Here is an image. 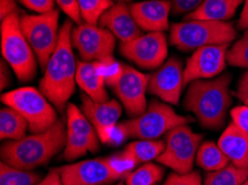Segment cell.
I'll list each match as a JSON object with an SVG mask.
<instances>
[{
  "mask_svg": "<svg viewBox=\"0 0 248 185\" xmlns=\"http://www.w3.org/2000/svg\"><path fill=\"white\" fill-rule=\"evenodd\" d=\"M73 29V22H63L59 31L58 44L45 68V74L39 84L40 91L58 111L66 108L77 84V62L71 43Z\"/></svg>",
  "mask_w": 248,
  "mask_h": 185,
  "instance_id": "1",
  "label": "cell"
},
{
  "mask_svg": "<svg viewBox=\"0 0 248 185\" xmlns=\"http://www.w3.org/2000/svg\"><path fill=\"white\" fill-rule=\"evenodd\" d=\"M231 82L229 73L190 82L184 99V108L193 112L205 129H221L232 103Z\"/></svg>",
  "mask_w": 248,
  "mask_h": 185,
  "instance_id": "2",
  "label": "cell"
},
{
  "mask_svg": "<svg viewBox=\"0 0 248 185\" xmlns=\"http://www.w3.org/2000/svg\"><path fill=\"white\" fill-rule=\"evenodd\" d=\"M66 140L65 122L58 120L46 131L3 143L1 160L14 168L31 171L47 164L56 154L65 149Z\"/></svg>",
  "mask_w": 248,
  "mask_h": 185,
  "instance_id": "3",
  "label": "cell"
},
{
  "mask_svg": "<svg viewBox=\"0 0 248 185\" xmlns=\"http://www.w3.org/2000/svg\"><path fill=\"white\" fill-rule=\"evenodd\" d=\"M236 35L232 22L189 19L171 25L169 41L180 51L194 52L212 44H229Z\"/></svg>",
  "mask_w": 248,
  "mask_h": 185,
  "instance_id": "4",
  "label": "cell"
},
{
  "mask_svg": "<svg viewBox=\"0 0 248 185\" xmlns=\"http://www.w3.org/2000/svg\"><path fill=\"white\" fill-rule=\"evenodd\" d=\"M1 52L21 82L35 78L38 60L21 31L20 14H11L1 20Z\"/></svg>",
  "mask_w": 248,
  "mask_h": 185,
  "instance_id": "5",
  "label": "cell"
},
{
  "mask_svg": "<svg viewBox=\"0 0 248 185\" xmlns=\"http://www.w3.org/2000/svg\"><path fill=\"white\" fill-rule=\"evenodd\" d=\"M193 121L190 116L178 114L167 103L152 101L146 111L136 118L118 123L126 138L157 140L169 131Z\"/></svg>",
  "mask_w": 248,
  "mask_h": 185,
  "instance_id": "6",
  "label": "cell"
},
{
  "mask_svg": "<svg viewBox=\"0 0 248 185\" xmlns=\"http://www.w3.org/2000/svg\"><path fill=\"white\" fill-rule=\"evenodd\" d=\"M1 101L27 120L31 133H40L57 122V112L45 94L32 86H22L3 93Z\"/></svg>",
  "mask_w": 248,
  "mask_h": 185,
  "instance_id": "7",
  "label": "cell"
},
{
  "mask_svg": "<svg viewBox=\"0 0 248 185\" xmlns=\"http://www.w3.org/2000/svg\"><path fill=\"white\" fill-rule=\"evenodd\" d=\"M59 11L20 14L21 31L31 46L40 67L45 70L59 41Z\"/></svg>",
  "mask_w": 248,
  "mask_h": 185,
  "instance_id": "8",
  "label": "cell"
},
{
  "mask_svg": "<svg viewBox=\"0 0 248 185\" xmlns=\"http://www.w3.org/2000/svg\"><path fill=\"white\" fill-rule=\"evenodd\" d=\"M165 138L166 146L156 161L179 174L193 171L194 161L204 138L202 134L196 133L184 124L169 131Z\"/></svg>",
  "mask_w": 248,
  "mask_h": 185,
  "instance_id": "9",
  "label": "cell"
},
{
  "mask_svg": "<svg viewBox=\"0 0 248 185\" xmlns=\"http://www.w3.org/2000/svg\"><path fill=\"white\" fill-rule=\"evenodd\" d=\"M71 43L82 61H100L114 54L116 37L106 28L84 22L73 29Z\"/></svg>",
  "mask_w": 248,
  "mask_h": 185,
  "instance_id": "10",
  "label": "cell"
},
{
  "mask_svg": "<svg viewBox=\"0 0 248 185\" xmlns=\"http://www.w3.org/2000/svg\"><path fill=\"white\" fill-rule=\"evenodd\" d=\"M120 54L142 69H158L168 55L164 32H148L129 43H120Z\"/></svg>",
  "mask_w": 248,
  "mask_h": 185,
  "instance_id": "11",
  "label": "cell"
},
{
  "mask_svg": "<svg viewBox=\"0 0 248 185\" xmlns=\"http://www.w3.org/2000/svg\"><path fill=\"white\" fill-rule=\"evenodd\" d=\"M228 48L229 44H212L195 50L184 68L185 85L218 77L226 68Z\"/></svg>",
  "mask_w": 248,
  "mask_h": 185,
  "instance_id": "12",
  "label": "cell"
},
{
  "mask_svg": "<svg viewBox=\"0 0 248 185\" xmlns=\"http://www.w3.org/2000/svg\"><path fill=\"white\" fill-rule=\"evenodd\" d=\"M63 185H109L122 181L108 158H93L56 169Z\"/></svg>",
  "mask_w": 248,
  "mask_h": 185,
  "instance_id": "13",
  "label": "cell"
},
{
  "mask_svg": "<svg viewBox=\"0 0 248 185\" xmlns=\"http://www.w3.org/2000/svg\"><path fill=\"white\" fill-rule=\"evenodd\" d=\"M149 77L135 68L124 65V72L112 91L122 102L131 118L142 114L147 109L146 92L148 91Z\"/></svg>",
  "mask_w": 248,
  "mask_h": 185,
  "instance_id": "14",
  "label": "cell"
},
{
  "mask_svg": "<svg viewBox=\"0 0 248 185\" xmlns=\"http://www.w3.org/2000/svg\"><path fill=\"white\" fill-rule=\"evenodd\" d=\"M183 62L177 57H171L149 77L148 92L161 101L178 104L182 96L184 81Z\"/></svg>",
  "mask_w": 248,
  "mask_h": 185,
  "instance_id": "15",
  "label": "cell"
},
{
  "mask_svg": "<svg viewBox=\"0 0 248 185\" xmlns=\"http://www.w3.org/2000/svg\"><path fill=\"white\" fill-rule=\"evenodd\" d=\"M82 112L95 128L99 140L107 144L110 131L118 124L123 113L122 104L117 100L96 102L84 93L81 96Z\"/></svg>",
  "mask_w": 248,
  "mask_h": 185,
  "instance_id": "16",
  "label": "cell"
},
{
  "mask_svg": "<svg viewBox=\"0 0 248 185\" xmlns=\"http://www.w3.org/2000/svg\"><path fill=\"white\" fill-rule=\"evenodd\" d=\"M131 14L142 31L164 32L169 27L171 13L170 0H146L129 6Z\"/></svg>",
  "mask_w": 248,
  "mask_h": 185,
  "instance_id": "17",
  "label": "cell"
},
{
  "mask_svg": "<svg viewBox=\"0 0 248 185\" xmlns=\"http://www.w3.org/2000/svg\"><path fill=\"white\" fill-rule=\"evenodd\" d=\"M98 26L109 30L120 43H129L140 37L142 31L131 14L129 6L124 1L112 5L101 16Z\"/></svg>",
  "mask_w": 248,
  "mask_h": 185,
  "instance_id": "18",
  "label": "cell"
},
{
  "mask_svg": "<svg viewBox=\"0 0 248 185\" xmlns=\"http://www.w3.org/2000/svg\"><path fill=\"white\" fill-rule=\"evenodd\" d=\"M231 164L239 169H248V134L231 122L217 142Z\"/></svg>",
  "mask_w": 248,
  "mask_h": 185,
  "instance_id": "19",
  "label": "cell"
},
{
  "mask_svg": "<svg viewBox=\"0 0 248 185\" xmlns=\"http://www.w3.org/2000/svg\"><path fill=\"white\" fill-rule=\"evenodd\" d=\"M76 82L87 96L96 102L109 100L106 90V82L101 75L97 61L77 62Z\"/></svg>",
  "mask_w": 248,
  "mask_h": 185,
  "instance_id": "20",
  "label": "cell"
},
{
  "mask_svg": "<svg viewBox=\"0 0 248 185\" xmlns=\"http://www.w3.org/2000/svg\"><path fill=\"white\" fill-rule=\"evenodd\" d=\"M244 0H204L198 8L186 14L184 20L199 19L210 21H228L235 16Z\"/></svg>",
  "mask_w": 248,
  "mask_h": 185,
  "instance_id": "21",
  "label": "cell"
},
{
  "mask_svg": "<svg viewBox=\"0 0 248 185\" xmlns=\"http://www.w3.org/2000/svg\"><path fill=\"white\" fill-rule=\"evenodd\" d=\"M29 129L28 122L19 112L7 105L0 111V138L1 140H16L26 137Z\"/></svg>",
  "mask_w": 248,
  "mask_h": 185,
  "instance_id": "22",
  "label": "cell"
},
{
  "mask_svg": "<svg viewBox=\"0 0 248 185\" xmlns=\"http://www.w3.org/2000/svg\"><path fill=\"white\" fill-rule=\"evenodd\" d=\"M196 163L199 168L205 171L214 172L226 168L231 162L217 143L206 141L199 145Z\"/></svg>",
  "mask_w": 248,
  "mask_h": 185,
  "instance_id": "23",
  "label": "cell"
},
{
  "mask_svg": "<svg viewBox=\"0 0 248 185\" xmlns=\"http://www.w3.org/2000/svg\"><path fill=\"white\" fill-rule=\"evenodd\" d=\"M165 146V140H138L129 143L125 151L135 158L138 164H144L156 160L164 152Z\"/></svg>",
  "mask_w": 248,
  "mask_h": 185,
  "instance_id": "24",
  "label": "cell"
},
{
  "mask_svg": "<svg viewBox=\"0 0 248 185\" xmlns=\"http://www.w3.org/2000/svg\"><path fill=\"white\" fill-rule=\"evenodd\" d=\"M248 179V169H239L232 164L218 171L208 172L204 185H242Z\"/></svg>",
  "mask_w": 248,
  "mask_h": 185,
  "instance_id": "25",
  "label": "cell"
},
{
  "mask_svg": "<svg viewBox=\"0 0 248 185\" xmlns=\"http://www.w3.org/2000/svg\"><path fill=\"white\" fill-rule=\"evenodd\" d=\"M99 150V141H93L67 129V140L63 156L67 161H73L88 152Z\"/></svg>",
  "mask_w": 248,
  "mask_h": 185,
  "instance_id": "26",
  "label": "cell"
},
{
  "mask_svg": "<svg viewBox=\"0 0 248 185\" xmlns=\"http://www.w3.org/2000/svg\"><path fill=\"white\" fill-rule=\"evenodd\" d=\"M67 129L93 141H99L98 133L85 113L73 103L67 107Z\"/></svg>",
  "mask_w": 248,
  "mask_h": 185,
  "instance_id": "27",
  "label": "cell"
},
{
  "mask_svg": "<svg viewBox=\"0 0 248 185\" xmlns=\"http://www.w3.org/2000/svg\"><path fill=\"white\" fill-rule=\"evenodd\" d=\"M164 173L165 170L160 165L147 162L126 176L125 185H157Z\"/></svg>",
  "mask_w": 248,
  "mask_h": 185,
  "instance_id": "28",
  "label": "cell"
},
{
  "mask_svg": "<svg viewBox=\"0 0 248 185\" xmlns=\"http://www.w3.org/2000/svg\"><path fill=\"white\" fill-rule=\"evenodd\" d=\"M40 182L38 173L11 167L1 162L0 165V185H36Z\"/></svg>",
  "mask_w": 248,
  "mask_h": 185,
  "instance_id": "29",
  "label": "cell"
},
{
  "mask_svg": "<svg viewBox=\"0 0 248 185\" xmlns=\"http://www.w3.org/2000/svg\"><path fill=\"white\" fill-rule=\"evenodd\" d=\"M112 5V0H78L82 20L90 25H98L101 16Z\"/></svg>",
  "mask_w": 248,
  "mask_h": 185,
  "instance_id": "30",
  "label": "cell"
},
{
  "mask_svg": "<svg viewBox=\"0 0 248 185\" xmlns=\"http://www.w3.org/2000/svg\"><path fill=\"white\" fill-rule=\"evenodd\" d=\"M227 63L232 67L248 69V29L243 36L228 49Z\"/></svg>",
  "mask_w": 248,
  "mask_h": 185,
  "instance_id": "31",
  "label": "cell"
},
{
  "mask_svg": "<svg viewBox=\"0 0 248 185\" xmlns=\"http://www.w3.org/2000/svg\"><path fill=\"white\" fill-rule=\"evenodd\" d=\"M97 65H98L101 75L105 79L106 85L110 86V88L117 84L119 79L122 78L124 72V65L114 59L112 56L100 60V61H97Z\"/></svg>",
  "mask_w": 248,
  "mask_h": 185,
  "instance_id": "32",
  "label": "cell"
},
{
  "mask_svg": "<svg viewBox=\"0 0 248 185\" xmlns=\"http://www.w3.org/2000/svg\"><path fill=\"white\" fill-rule=\"evenodd\" d=\"M107 158L112 170H114L122 179H126V176L130 174V173L135 170V168L138 165L137 162L135 161V158L131 157L128 152H126L125 150H124L123 152L115 154V156Z\"/></svg>",
  "mask_w": 248,
  "mask_h": 185,
  "instance_id": "33",
  "label": "cell"
},
{
  "mask_svg": "<svg viewBox=\"0 0 248 185\" xmlns=\"http://www.w3.org/2000/svg\"><path fill=\"white\" fill-rule=\"evenodd\" d=\"M163 185H204L201 173L197 171H191L185 174L179 173H171Z\"/></svg>",
  "mask_w": 248,
  "mask_h": 185,
  "instance_id": "34",
  "label": "cell"
},
{
  "mask_svg": "<svg viewBox=\"0 0 248 185\" xmlns=\"http://www.w3.org/2000/svg\"><path fill=\"white\" fill-rule=\"evenodd\" d=\"M171 1V13L174 16L185 14H188L196 10L204 0H170Z\"/></svg>",
  "mask_w": 248,
  "mask_h": 185,
  "instance_id": "35",
  "label": "cell"
},
{
  "mask_svg": "<svg viewBox=\"0 0 248 185\" xmlns=\"http://www.w3.org/2000/svg\"><path fill=\"white\" fill-rule=\"evenodd\" d=\"M58 7L68 16L71 20L76 24H82V18L80 14L78 0H55Z\"/></svg>",
  "mask_w": 248,
  "mask_h": 185,
  "instance_id": "36",
  "label": "cell"
},
{
  "mask_svg": "<svg viewBox=\"0 0 248 185\" xmlns=\"http://www.w3.org/2000/svg\"><path fill=\"white\" fill-rule=\"evenodd\" d=\"M232 122L248 134V105H239L231 111Z\"/></svg>",
  "mask_w": 248,
  "mask_h": 185,
  "instance_id": "37",
  "label": "cell"
},
{
  "mask_svg": "<svg viewBox=\"0 0 248 185\" xmlns=\"http://www.w3.org/2000/svg\"><path fill=\"white\" fill-rule=\"evenodd\" d=\"M26 8L37 14H47L55 9V0H20Z\"/></svg>",
  "mask_w": 248,
  "mask_h": 185,
  "instance_id": "38",
  "label": "cell"
},
{
  "mask_svg": "<svg viewBox=\"0 0 248 185\" xmlns=\"http://www.w3.org/2000/svg\"><path fill=\"white\" fill-rule=\"evenodd\" d=\"M16 14H21V10L18 7L16 0H0V19L1 20Z\"/></svg>",
  "mask_w": 248,
  "mask_h": 185,
  "instance_id": "39",
  "label": "cell"
},
{
  "mask_svg": "<svg viewBox=\"0 0 248 185\" xmlns=\"http://www.w3.org/2000/svg\"><path fill=\"white\" fill-rule=\"evenodd\" d=\"M235 96L243 102L248 98V71L240 79L237 88H236Z\"/></svg>",
  "mask_w": 248,
  "mask_h": 185,
  "instance_id": "40",
  "label": "cell"
},
{
  "mask_svg": "<svg viewBox=\"0 0 248 185\" xmlns=\"http://www.w3.org/2000/svg\"><path fill=\"white\" fill-rule=\"evenodd\" d=\"M36 185H63V183L58 171L55 169L51 170V171L46 175V177L41 180L40 182L37 183Z\"/></svg>",
  "mask_w": 248,
  "mask_h": 185,
  "instance_id": "41",
  "label": "cell"
},
{
  "mask_svg": "<svg viewBox=\"0 0 248 185\" xmlns=\"http://www.w3.org/2000/svg\"><path fill=\"white\" fill-rule=\"evenodd\" d=\"M238 28L242 30L248 29V0H244V7L240 14L239 20H238Z\"/></svg>",
  "mask_w": 248,
  "mask_h": 185,
  "instance_id": "42",
  "label": "cell"
},
{
  "mask_svg": "<svg viewBox=\"0 0 248 185\" xmlns=\"http://www.w3.org/2000/svg\"><path fill=\"white\" fill-rule=\"evenodd\" d=\"M0 74H1V78H0V85H1V90L6 88L7 85H9L10 81V74L8 67L5 65V61H1V68H0Z\"/></svg>",
  "mask_w": 248,
  "mask_h": 185,
  "instance_id": "43",
  "label": "cell"
},
{
  "mask_svg": "<svg viewBox=\"0 0 248 185\" xmlns=\"http://www.w3.org/2000/svg\"><path fill=\"white\" fill-rule=\"evenodd\" d=\"M115 185H125V184H124L123 181H118V183H116Z\"/></svg>",
  "mask_w": 248,
  "mask_h": 185,
  "instance_id": "44",
  "label": "cell"
},
{
  "mask_svg": "<svg viewBox=\"0 0 248 185\" xmlns=\"http://www.w3.org/2000/svg\"><path fill=\"white\" fill-rule=\"evenodd\" d=\"M112 1H114V0H112ZM116 1H124V2H125V1H129V0H116Z\"/></svg>",
  "mask_w": 248,
  "mask_h": 185,
  "instance_id": "45",
  "label": "cell"
},
{
  "mask_svg": "<svg viewBox=\"0 0 248 185\" xmlns=\"http://www.w3.org/2000/svg\"><path fill=\"white\" fill-rule=\"evenodd\" d=\"M242 185H248V179L245 181V182H244Z\"/></svg>",
  "mask_w": 248,
  "mask_h": 185,
  "instance_id": "46",
  "label": "cell"
},
{
  "mask_svg": "<svg viewBox=\"0 0 248 185\" xmlns=\"http://www.w3.org/2000/svg\"><path fill=\"white\" fill-rule=\"evenodd\" d=\"M244 102H245V104H247V105H248V98H247V99H246L245 101H244Z\"/></svg>",
  "mask_w": 248,
  "mask_h": 185,
  "instance_id": "47",
  "label": "cell"
}]
</instances>
